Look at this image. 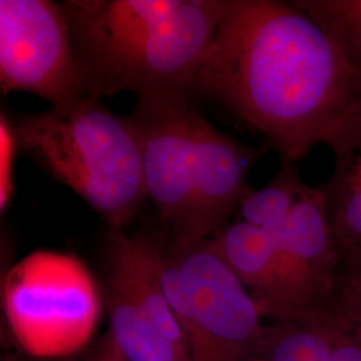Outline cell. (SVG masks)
<instances>
[{
	"label": "cell",
	"instance_id": "cell-1",
	"mask_svg": "<svg viewBox=\"0 0 361 361\" xmlns=\"http://www.w3.org/2000/svg\"><path fill=\"white\" fill-rule=\"evenodd\" d=\"M194 91L297 165L361 104V74L293 1L224 0Z\"/></svg>",
	"mask_w": 361,
	"mask_h": 361
},
{
	"label": "cell",
	"instance_id": "cell-14",
	"mask_svg": "<svg viewBox=\"0 0 361 361\" xmlns=\"http://www.w3.org/2000/svg\"><path fill=\"white\" fill-rule=\"evenodd\" d=\"M19 149L13 122L6 114L0 116V210L8 207L13 190V164Z\"/></svg>",
	"mask_w": 361,
	"mask_h": 361
},
{
	"label": "cell",
	"instance_id": "cell-6",
	"mask_svg": "<svg viewBox=\"0 0 361 361\" xmlns=\"http://www.w3.org/2000/svg\"><path fill=\"white\" fill-rule=\"evenodd\" d=\"M224 0H182L171 18L101 78L89 98L133 91L147 94H189L204 58L216 37Z\"/></svg>",
	"mask_w": 361,
	"mask_h": 361
},
{
	"label": "cell",
	"instance_id": "cell-16",
	"mask_svg": "<svg viewBox=\"0 0 361 361\" xmlns=\"http://www.w3.org/2000/svg\"><path fill=\"white\" fill-rule=\"evenodd\" d=\"M329 361H361V349L344 347L332 353Z\"/></svg>",
	"mask_w": 361,
	"mask_h": 361
},
{
	"label": "cell",
	"instance_id": "cell-12",
	"mask_svg": "<svg viewBox=\"0 0 361 361\" xmlns=\"http://www.w3.org/2000/svg\"><path fill=\"white\" fill-rule=\"evenodd\" d=\"M361 74V0H293Z\"/></svg>",
	"mask_w": 361,
	"mask_h": 361
},
{
	"label": "cell",
	"instance_id": "cell-15",
	"mask_svg": "<svg viewBox=\"0 0 361 361\" xmlns=\"http://www.w3.org/2000/svg\"><path fill=\"white\" fill-rule=\"evenodd\" d=\"M86 361H129L123 353L116 347L113 338L107 334L104 337V343L99 348L97 349L92 356Z\"/></svg>",
	"mask_w": 361,
	"mask_h": 361
},
{
	"label": "cell",
	"instance_id": "cell-9",
	"mask_svg": "<svg viewBox=\"0 0 361 361\" xmlns=\"http://www.w3.org/2000/svg\"><path fill=\"white\" fill-rule=\"evenodd\" d=\"M334 157L329 180L322 186L338 250H361V104L325 145Z\"/></svg>",
	"mask_w": 361,
	"mask_h": 361
},
{
	"label": "cell",
	"instance_id": "cell-13",
	"mask_svg": "<svg viewBox=\"0 0 361 361\" xmlns=\"http://www.w3.org/2000/svg\"><path fill=\"white\" fill-rule=\"evenodd\" d=\"M331 356L323 338L307 332L283 336L271 350V361H329Z\"/></svg>",
	"mask_w": 361,
	"mask_h": 361
},
{
	"label": "cell",
	"instance_id": "cell-5",
	"mask_svg": "<svg viewBox=\"0 0 361 361\" xmlns=\"http://www.w3.org/2000/svg\"><path fill=\"white\" fill-rule=\"evenodd\" d=\"M0 87L31 92L51 107L89 98L61 3L0 0Z\"/></svg>",
	"mask_w": 361,
	"mask_h": 361
},
{
	"label": "cell",
	"instance_id": "cell-4",
	"mask_svg": "<svg viewBox=\"0 0 361 361\" xmlns=\"http://www.w3.org/2000/svg\"><path fill=\"white\" fill-rule=\"evenodd\" d=\"M3 305L18 343L39 357L82 348L101 312L97 285L83 262L50 250L34 252L7 271Z\"/></svg>",
	"mask_w": 361,
	"mask_h": 361
},
{
	"label": "cell",
	"instance_id": "cell-3",
	"mask_svg": "<svg viewBox=\"0 0 361 361\" xmlns=\"http://www.w3.org/2000/svg\"><path fill=\"white\" fill-rule=\"evenodd\" d=\"M129 118L141 143L147 198L176 243L197 241L200 216L232 189L234 165L224 133L195 110L189 94L137 97Z\"/></svg>",
	"mask_w": 361,
	"mask_h": 361
},
{
	"label": "cell",
	"instance_id": "cell-7",
	"mask_svg": "<svg viewBox=\"0 0 361 361\" xmlns=\"http://www.w3.org/2000/svg\"><path fill=\"white\" fill-rule=\"evenodd\" d=\"M169 256L183 277L198 325L190 361L238 360L258 331L259 310L250 292L210 238L176 243Z\"/></svg>",
	"mask_w": 361,
	"mask_h": 361
},
{
	"label": "cell",
	"instance_id": "cell-10",
	"mask_svg": "<svg viewBox=\"0 0 361 361\" xmlns=\"http://www.w3.org/2000/svg\"><path fill=\"white\" fill-rule=\"evenodd\" d=\"M210 243L246 289L252 290L258 310H292L269 233L238 219Z\"/></svg>",
	"mask_w": 361,
	"mask_h": 361
},
{
	"label": "cell",
	"instance_id": "cell-2",
	"mask_svg": "<svg viewBox=\"0 0 361 361\" xmlns=\"http://www.w3.org/2000/svg\"><path fill=\"white\" fill-rule=\"evenodd\" d=\"M13 126L19 149L83 198L111 231L126 226L147 198L137 130L99 99L18 116Z\"/></svg>",
	"mask_w": 361,
	"mask_h": 361
},
{
	"label": "cell",
	"instance_id": "cell-11",
	"mask_svg": "<svg viewBox=\"0 0 361 361\" xmlns=\"http://www.w3.org/2000/svg\"><path fill=\"white\" fill-rule=\"evenodd\" d=\"M109 335L129 361H190L186 349L174 344L138 304L109 283Z\"/></svg>",
	"mask_w": 361,
	"mask_h": 361
},
{
	"label": "cell",
	"instance_id": "cell-8",
	"mask_svg": "<svg viewBox=\"0 0 361 361\" xmlns=\"http://www.w3.org/2000/svg\"><path fill=\"white\" fill-rule=\"evenodd\" d=\"M182 0L62 1L79 63L91 87L135 51L180 8Z\"/></svg>",
	"mask_w": 361,
	"mask_h": 361
}]
</instances>
